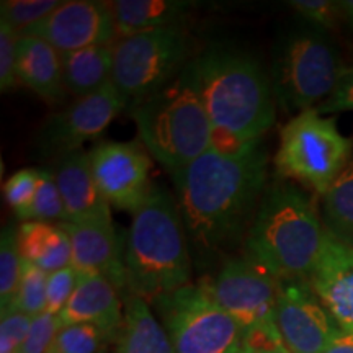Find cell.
Listing matches in <instances>:
<instances>
[{"label":"cell","instance_id":"6da1fadb","mask_svg":"<svg viewBox=\"0 0 353 353\" xmlns=\"http://www.w3.org/2000/svg\"><path fill=\"white\" fill-rule=\"evenodd\" d=\"M172 179L190 249L201 262L245 241L268 187V154L262 141L234 152L211 148Z\"/></svg>","mask_w":353,"mask_h":353},{"label":"cell","instance_id":"7a4b0ae2","mask_svg":"<svg viewBox=\"0 0 353 353\" xmlns=\"http://www.w3.org/2000/svg\"><path fill=\"white\" fill-rule=\"evenodd\" d=\"M188 69L213 128V148H249L275 125L272 81L249 52L214 44L190 59Z\"/></svg>","mask_w":353,"mask_h":353},{"label":"cell","instance_id":"3957f363","mask_svg":"<svg viewBox=\"0 0 353 353\" xmlns=\"http://www.w3.org/2000/svg\"><path fill=\"white\" fill-rule=\"evenodd\" d=\"M329 241L324 221L291 182L268 185L244 241V255L278 280H309Z\"/></svg>","mask_w":353,"mask_h":353},{"label":"cell","instance_id":"277c9868","mask_svg":"<svg viewBox=\"0 0 353 353\" xmlns=\"http://www.w3.org/2000/svg\"><path fill=\"white\" fill-rule=\"evenodd\" d=\"M128 294L151 304L162 294L190 285L192 252L174 195L154 185L123 236Z\"/></svg>","mask_w":353,"mask_h":353},{"label":"cell","instance_id":"5b68a950","mask_svg":"<svg viewBox=\"0 0 353 353\" xmlns=\"http://www.w3.org/2000/svg\"><path fill=\"white\" fill-rule=\"evenodd\" d=\"M128 110L139 143L172 176L214 145L213 128L188 65L174 81Z\"/></svg>","mask_w":353,"mask_h":353},{"label":"cell","instance_id":"8992f818","mask_svg":"<svg viewBox=\"0 0 353 353\" xmlns=\"http://www.w3.org/2000/svg\"><path fill=\"white\" fill-rule=\"evenodd\" d=\"M345 68L325 32L294 28L280 37L272 63V88L286 113L306 112L332 94Z\"/></svg>","mask_w":353,"mask_h":353},{"label":"cell","instance_id":"52a82bcc","mask_svg":"<svg viewBox=\"0 0 353 353\" xmlns=\"http://www.w3.org/2000/svg\"><path fill=\"white\" fill-rule=\"evenodd\" d=\"M352 154L353 141L342 134L334 118L311 108L281 128L273 164L285 182H296L322 198Z\"/></svg>","mask_w":353,"mask_h":353},{"label":"cell","instance_id":"ba28073f","mask_svg":"<svg viewBox=\"0 0 353 353\" xmlns=\"http://www.w3.org/2000/svg\"><path fill=\"white\" fill-rule=\"evenodd\" d=\"M151 306L176 353H239L244 329L216 303L205 285H187Z\"/></svg>","mask_w":353,"mask_h":353},{"label":"cell","instance_id":"9c48e42d","mask_svg":"<svg viewBox=\"0 0 353 353\" xmlns=\"http://www.w3.org/2000/svg\"><path fill=\"white\" fill-rule=\"evenodd\" d=\"M188 54L183 25L121 37L113 44L112 82L130 107L180 76Z\"/></svg>","mask_w":353,"mask_h":353},{"label":"cell","instance_id":"30bf717a","mask_svg":"<svg viewBox=\"0 0 353 353\" xmlns=\"http://www.w3.org/2000/svg\"><path fill=\"white\" fill-rule=\"evenodd\" d=\"M125 108L126 100L113 82L95 94L74 99L72 103L44 121L34 141V152L39 159L52 162L81 152L82 145L100 138Z\"/></svg>","mask_w":353,"mask_h":353},{"label":"cell","instance_id":"8fae6325","mask_svg":"<svg viewBox=\"0 0 353 353\" xmlns=\"http://www.w3.org/2000/svg\"><path fill=\"white\" fill-rule=\"evenodd\" d=\"M203 285L244 332L275 324L280 280L245 255L226 260L213 280L203 281Z\"/></svg>","mask_w":353,"mask_h":353},{"label":"cell","instance_id":"7c38bea8","mask_svg":"<svg viewBox=\"0 0 353 353\" xmlns=\"http://www.w3.org/2000/svg\"><path fill=\"white\" fill-rule=\"evenodd\" d=\"M92 174L112 208L136 213L148 198L151 183V154L139 141H101L88 151Z\"/></svg>","mask_w":353,"mask_h":353},{"label":"cell","instance_id":"4fadbf2b","mask_svg":"<svg viewBox=\"0 0 353 353\" xmlns=\"http://www.w3.org/2000/svg\"><path fill=\"white\" fill-rule=\"evenodd\" d=\"M275 324L291 353H324L341 330L303 278L280 280Z\"/></svg>","mask_w":353,"mask_h":353},{"label":"cell","instance_id":"5bb4252c","mask_svg":"<svg viewBox=\"0 0 353 353\" xmlns=\"http://www.w3.org/2000/svg\"><path fill=\"white\" fill-rule=\"evenodd\" d=\"M21 34L44 39L61 54L85 48L110 46L120 38L110 3L95 0L61 2L46 19Z\"/></svg>","mask_w":353,"mask_h":353},{"label":"cell","instance_id":"9a60e30c","mask_svg":"<svg viewBox=\"0 0 353 353\" xmlns=\"http://www.w3.org/2000/svg\"><path fill=\"white\" fill-rule=\"evenodd\" d=\"M72 247L70 267L81 276L107 278L120 293L128 294L125 245L114 231L113 221L63 223Z\"/></svg>","mask_w":353,"mask_h":353},{"label":"cell","instance_id":"2e32d148","mask_svg":"<svg viewBox=\"0 0 353 353\" xmlns=\"http://www.w3.org/2000/svg\"><path fill=\"white\" fill-rule=\"evenodd\" d=\"M309 283L339 329L353 334V247L329 234Z\"/></svg>","mask_w":353,"mask_h":353},{"label":"cell","instance_id":"e0dca14e","mask_svg":"<svg viewBox=\"0 0 353 353\" xmlns=\"http://www.w3.org/2000/svg\"><path fill=\"white\" fill-rule=\"evenodd\" d=\"M50 169L64 201V223L113 221L112 206L95 183L88 152L81 151L57 159Z\"/></svg>","mask_w":353,"mask_h":353},{"label":"cell","instance_id":"ac0fdd59","mask_svg":"<svg viewBox=\"0 0 353 353\" xmlns=\"http://www.w3.org/2000/svg\"><path fill=\"white\" fill-rule=\"evenodd\" d=\"M81 276V275H79ZM125 322L120 291L107 278L99 275L81 276L72 298L59 316V327L72 324H92L118 341Z\"/></svg>","mask_w":353,"mask_h":353},{"label":"cell","instance_id":"d6986e66","mask_svg":"<svg viewBox=\"0 0 353 353\" xmlns=\"http://www.w3.org/2000/svg\"><path fill=\"white\" fill-rule=\"evenodd\" d=\"M17 76L21 85L33 90L46 103L61 105L68 97L63 54L41 38L19 34Z\"/></svg>","mask_w":353,"mask_h":353},{"label":"cell","instance_id":"ffe728a7","mask_svg":"<svg viewBox=\"0 0 353 353\" xmlns=\"http://www.w3.org/2000/svg\"><path fill=\"white\" fill-rule=\"evenodd\" d=\"M114 353H176L151 304L136 294L125 298V322Z\"/></svg>","mask_w":353,"mask_h":353},{"label":"cell","instance_id":"44dd1931","mask_svg":"<svg viewBox=\"0 0 353 353\" xmlns=\"http://www.w3.org/2000/svg\"><path fill=\"white\" fill-rule=\"evenodd\" d=\"M19 249L25 262L34 265L44 273L70 267L72 247L68 232L61 224L26 221L17 229Z\"/></svg>","mask_w":353,"mask_h":353},{"label":"cell","instance_id":"7402d4cb","mask_svg":"<svg viewBox=\"0 0 353 353\" xmlns=\"http://www.w3.org/2000/svg\"><path fill=\"white\" fill-rule=\"evenodd\" d=\"M110 7L121 38L148 30L182 25L192 3L182 0H117Z\"/></svg>","mask_w":353,"mask_h":353},{"label":"cell","instance_id":"603a6c76","mask_svg":"<svg viewBox=\"0 0 353 353\" xmlns=\"http://www.w3.org/2000/svg\"><path fill=\"white\" fill-rule=\"evenodd\" d=\"M63 68L68 94L76 99L95 94L112 82L113 44L85 48L63 54Z\"/></svg>","mask_w":353,"mask_h":353},{"label":"cell","instance_id":"cb8c5ba5","mask_svg":"<svg viewBox=\"0 0 353 353\" xmlns=\"http://www.w3.org/2000/svg\"><path fill=\"white\" fill-rule=\"evenodd\" d=\"M322 221L335 239L353 247V154L322 196Z\"/></svg>","mask_w":353,"mask_h":353},{"label":"cell","instance_id":"d4e9b609","mask_svg":"<svg viewBox=\"0 0 353 353\" xmlns=\"http://www.w3.org/2000/svg\"><path fill=\"white\" fill-rule=\"evenodd\" d=\"M23 273V259L19 249L17 229L7 226L0 234V307H10L15 301Z\"/></svg>","mask_w":353,"mask_h":353},{"label":"cell","instance_id":"484cf974","mask_svg":"<svg viewBox=\"0 0 353 353\" xmlns=\"http://www.w3.org/2000/svg\"><path fill=\"white\" fill-rule=\"evenodd\" d=\"M112 342H117L114 337L97 325H64L57 330L48 353H105Z\"/></svg>","mask_w":353,"mask_h":353},{"label":"cell","instance_id":"4316f807","mask_svg":"<svg viewBox=\"0 0 353 353\" xmlns=\"http://www.w3.org/2000/svg\"><path fill=\"white\" fill-rule=\"evenodd\" d=\"M63 0H2L0 20L6 21L17 33H23L46 19Z\"/></svg>","mask_w":353,"mask_h":353},{"label":"cell","instance_id":"83f0119b","mask_svg":"<svg viewBox=\"0 0 353 353\" xmlns=\"http://www.w3.org/2000/svg\"><path fill=\"white\" fill-rule=\"evenodd\" d=\"M48 273L23 260V273L15 301L10 307L19 309L30 317H38L46 312Z\"/></svg>","mask_w":353,"mask_h":353},{"label":"cell","instance_id":"f1b7e54d","mask_svg":"<svg viewBox=\"0 0 353 353\" xmlns=\"http://www.w3.org/2000/svg\"><path fill=\"white\" fill-rule=\"evenodd\" d=\"M39 182V169L28 167V169H21L15 174H12L3 183V196L8 206L15 211L19 219L30 221L32 214V206L37 195Z\"/></svg>","mask_w":353,"mask_h":353},{"label":"cell","instance_id":"f546056e","mask_svg":"<svg viewBox=\"0 0 353 353\" xmlns=\"http://www.w3.org/2000/svg\"><path fill=\"white\" fill-rule=\"evenodd\" d=\"M30 221H65V208L59 187H57L51 169H39V182L32 206Z\"/></svg>","mask_w":353,"mask_h":353},{"label":"cell","instance_id":"4dcf8cb0","mask_svg":"<svg viewBox=\"0 0 353 353\" xmlns=\"http://www.w3.org/2000/svg\"><path fill=\"white\" fill-rule=\"evenodd\" d=\"M288 6L299 13L309 26H314L322 32L335 28L343 15L341 2L332 0H291Z\"/></svg>","mask_w":353,"mask_h":353},{"label":"cell","instance_id":"1f68e13d","mask_svg":"<svg viewBox=\"0 0 353 353\" xmlns=\"http://www.w3.org/2000/svg\"><path fill=\"white\" fill-rule=\"evenodd\" d=\"M79 273L76 268L65 267L63 270L52 272L48 275L46 285V312L52 316H59L72 298L79 283Z\"/></svg>","mask_w":353,"mask_h":353},{"label":"cell","instance_id":"d6a6232c","mask_svg":"<svg viewBox=\"0 0 353 353\" xmlns=\"http://www.w3.org/2000/svg\"><path fill=\"white\" fill-rule=\"evenodd\" d=\"M33 317L15 307L2 311L0 319V353H19L32 327Z\"/></svg>","mask_w":353,"mask_h":353},{"label":"cell","instance_id":"836d02e7","mask_svg":"<svg viewBox=\"0 0 353 353\" xmlns=\"http://www.w3.org/2000/svg\"><path fill=\"white\" fill-rule=\"evenodd\" d=\"M17 41L19 33L0 20V92L7 94L19 85L17 76Z\"/></svg>","mask_w":353,"mask_h":353},{"label":"cell","instance_id":"e575fe53","mask_svg":"<svg viewBox=\"0 0 353 353\" xmlns=\"http://www.w3.org/2000/svg\"><path fill=\"white\" fill-rule=\"evenodd\" d=\"M239 353H291L285 347L276 324L259 325L244 332V342Z\"/></svg>","mask_w":353,"mask_h":353},{"label":"cell","instance_id":"d590c367","mask_svg":"<svg viewBox=\"0 0 353 353\" xmlns=\"http://www.w3.org/2000/svg\"><path fill=\"white\" fill-rule=\"evenodd\" d=\"M57 330H59V324H57L56 316L43 312L41 316L34 317L19 353H48Z\"/></svg>","mask_w":353,"mask_h":353},{"label":"cell","instance_id":"8d00e7d4","mask_svg":"<svg viewBox=\"0 0 353 353\" xmlns=\"http://www.w3.org/2000/svg\"><path fill=\"white\" fill-rule=\"evenodd\" d=\"M316 110L321 114L353 112V65L345 69L332 94L319 107H316Z\"/></svg>","mask_w":353,"mask_h":353},{"label":"cell","instance_id":"74e56055","mask_svg":"<svg viewBox=\"0 0 353 353\" xmlns=\"http://www.w3.org/2000/svg\"><path fill=\"white\" fill-rule=\"evenodd\" d=\"M324 353H353V334L339 330Z\"/></svg>","mask_w":353,"mask_h":353},{"label":"cell","instance_id":"f35d334b","mask_svg":"<svg viewBox=\"0 0 353 353\" xmlns=\"http://www.w3.org/2000/svg\"><path fill=\"white\" fill-rule=\"evenodd\" d=\"M343 17L348 20V23L353 26V0H343L341 2Z\"/></svg>","mask_w":353,"mask_h":353}]
</instances>
